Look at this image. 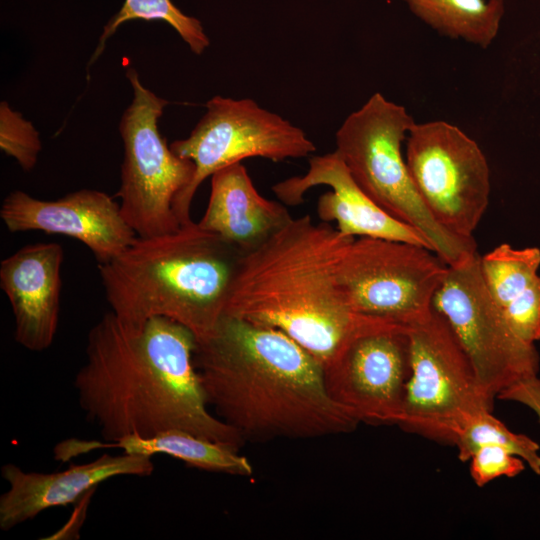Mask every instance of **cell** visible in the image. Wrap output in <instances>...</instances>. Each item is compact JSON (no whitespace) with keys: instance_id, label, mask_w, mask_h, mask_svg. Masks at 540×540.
Wrapping results in <instances>:
<instances>
[{"instance_id":"obj_1","label":"cell","mask_w":540,"mask_h":540,"mask_svg":"<svg viewBox=\"0 0 540 540\" xmlns=\"http://www.w3.org/2000/svg\"><path fill=\"white\" fill-rule=\"evenodd\" d=\"M195 346L194 334L169 318L137 328L106 313L88 332L74 378L81 410L108 442L181 430L239 450L243 438L210 411Z\"/></svg>"},{"instance_id":"obj_2","label":"cell","mask_w":540,"mask_h":540,"mask_svg":"<svg viewBox=\"0 0 540 540\" xmlns=\"http://www.w3.org/2000/svg\"><path fill=\"white\" fill-rule=\"evenodd\" d=\"M194 364L209 406L245 442L350 433L359 424L330 397L320 362L278 329L224 315L196 341Z\"/></svg>"},{"instance_id":"obj_3","label":"cell","mask_w":540,"mask_h":540,"mask_svg":"<svg viewBox=\"0 0 540 540\" xmlns=\"http://www.w3.org/2000/svg\"><path fill=\"white\" fill-rule=\"evenodd\" d=\"M353 239L309 214L292 218L241 255L225 315L284 332L327 368L355 337L396 324L350 306L339 265Z\"/></svg>"},{"instance_id":"obj_4","label":"cell","mask_w":540,"mask_h":540,"mask_svg":"<svg viewBox=\"0 0 540 540\" xmlns=\"http://www.w3.org/2000/svg\"><path fill=\"white\" fill-rule=\"evenodd\" d=\"M242 254L192 221L173 232L137 237L98 270L111 312L120 321L138 328L152 317H166L198 341L225 315Z\"/></svg>"},{"instance_id":"obj_5","label":"cell","mask_w":540,"mask_h":540,"mask_svg":"<svg viewBox=\"0 0 540 540\" xmlns=\"http://www.w3.org/2000/svg\"><path fill=\"white\" fill-rule=\"evenodd\" d=\"M414 120L405 107L374 93L336 132V152L360 189L378 206L414 227L448 266L477 253L473 238L442 227L422 201L402 155Z\"/></svg>"},{"instance_id":"obj_6","label":"cell","mask_w":540,"mask_h":540,"mask_svg":"<svg viewBox=\"0 0 540 540\" xmlns=\"http://www.w3.org/2000/svg\"><path fill=\"white\" fill-rule=\"evenodd\" d=\"M126 77L133 99L119 125L124 157L117 197L129 226L146 238L181 227L173 205L191 183L195 165L176 155L159 132L158 120L169 102L144 87L133 67Z\"/></svg>"},{"instance_id":"obj_7","label":"cell","mask_w":540,"mask_h":540,"mask_svg":"<svg viewBox=\"0 0 540 540\" xmlns=\"http://www.w3.org/2000/svg\"><path fill=\"white\" fill-rule=\"evenodd\" d=\"M410 377L399 426L431 440L454 444L473 415L492 409L474 368L445 318L434 308L408 327Z\"/></svg>"},{"instance_id":"obj_8","label":"cell","mask_w":540,"mask_h":540,"mask_svg":"<svg viewBox=\"0 0 540 540\" xmlns=\"http://www.w3.org/2000/svg\"><path fill=\"white\" fill-rule=\"evenodd\" d=\"M179 157L191 160L195 174L173 209L181 225L192 222L191 203L201 183L216 171L243 159L274 162L309 156L316 146L305 132L252 99L215 96L185 139L170 144Z\"/></svg>"},{"instance_id":"obj_9","label":"cell","mask_w":540,"mask_h":540,"mask_svg":"<svg viewBox=\"0 0 540 540\" xmlns=\"http://www.w3.org/2000/svg\"><path fill=\"white\" fill-rule=\"evenodd\" d=\"M447 269L428 248L358 237L340 261L339 277L356 312L409 327L432 312Z\"/></svg>"},{"instance_id":"obj_10","label":"cell","mask_w":540,"mask_h":540,"mask_svg":"<svg viewBox=\"0 0 540 540\" xmlns=\"http://www.w3.org/2000/svg\"><path fill=\"white\" fill-rule=\"evenodd\" d=\"M433 308L450 325L482 388L493 399L516 382L538 374L536 347L513 332L493 301L482 278L478 253L448 266Z\"/></svg>"},{"instance_id":"obj_11","label":"cell","mask_w":540,"mask_h":540,"mask_svg":"<svg viewBox=\"0 0 540 540\" xmlns=\"http://www.w3.org/2000/svg\"><path fill=\"white\" fill-rule=\"evenodd\" d=\"M405 159L434 219L458 237L473 238L490 195V170L478 144L445 121L414 123Z\"/></svg>"},{"instance_id":"obj_12","label":"cell","mask_w":540,"mask_h":540,"mask_svg":"<svg viewBox=\"0 0 540 540\" xmlns=\"http://www.w3.org/2000/svg\"><path fill=\"white\" fill-rule=\"evenodd\" d=\"M323 370L330 397L359 423L398 425L410 377L408 327L389 324L355 337Z\"/></svg>"},{"instance_id":"obj_13","label":"cell","mask_w":540,"mask_h":540,"mask_svg":"<svg viewBox=\"0 0 540 540\" xmlns=\"http://www.w3.org/2000/svg\"><path fill=\"white\" fill-rule=\"evenodd\" d=\"M0 218L13 233L42 231L76 239L89 248L98 264L119 256L137 239L120 203L95 189H80L51 201L15 190L4 198Z\"/></svg>"},{"instance_id":"obj_14","label":"cell","mask_w":540,"mask_h":540,"mask_svg":"<svg viewBox=\"0 0 540 540\" xmlns=\"http://www.w3.org/2000/svg\"><path fill=\"white\" fill-rule=\"evenodd\" d=\"M317 185L331 188L319 197L317 215L322 222H335L342 235L401 241L432 250L421 232L390 215L360 189L336 151L311 157L304 175L280 181L272 190L283 204L297 206Z\"/></svg>"},{"instance_id":"obj_15","label":"cell","mask_w":540,"mask_h":540,"mask_svg":"<svg viewBox=\"0 0 540 540\" xmlns=\"http://www.w3.org/2000/svg\"><path fill=\"white\" fill-rule=\"evenodd\" d=\"M154 465L145 455L103 454L80 465L51 473L25 471L8 463L1 475L8 489L0 496V529L8 531L54 507L75 503L100 483L118 476H148Z\"/></svg>"},{"instance_id":"obj_16","label":"cell","mask_w":540,"mask_h":540,"mask_svg":"<svg viewBox=\"0 0 540 540\" xmlns=\"http://www.w3.org/2000/svg\"><path fill=\"white\" fill-rule=\"evenodd\" d=\"M63 248L55 242L28 244L0 263V287L15 321V341L41 352L55 338L60 314Z\"/></svg>"},{"instance_id":"obj_17","label":"cell","mask_w":540,"mask_h":540,"mask_svg":"<svg viewBox=\"0 0 540 540\" xmlns=\"http://www.w3.org/2000/svg\"><path fill=\"white\" fill-rule=\"evenodd\" d=\"M293 217L280 202L263 197L241 162L211 175L207 208L198 224L246 253Z\"/></svg>"},{"instance_id":"obj_18","label":"cell","mask_w":540,"mask_h":540,"mask_svg":"<svg viewBox=\"0 0 540 540\" xmlns=\"http://www.w3.org/2000/svg\"><path fill=\"white\" fill-rule=\"evenodd\" d=\"M100 448H120L125 453L152 457L164 454L190 467L249 477L254 473L249 460L226 444L181 430H169L153 436L128 435L115 442L83 441L85 453Z\"/></svg>"},{"instance_id":"obj_19","label":"cell","mask_w":540,"mask_h":540,"mask_svg":"<svg viewBox=\"0 0 540 540\" xmlns=\"http://www.w3.org/2000/svg\"><path fill=\"white\" fill-rule=\"evenodd\" d=\"M441 35L487 48L496 38L504 0H402Z\"/></svg>"},{"instance_id":"obj_20","label":"cell","mask_w":540,"mask_h":540,"mask_svg":"<svg viewBox=\"0 0 540 540\" xmlns=\"http://www.w3.org/2000/svg\"><path fill=\"white\" fill-rule=\"evenodd\" d=\"M539 267L537 247L514 248L503 243L480 256L483 281L500 311L530 288L539 277Z\"/></svg>"},{"instance_id":"obj_21","label":"cell","mask_w":540,"mask_h":540,"mask_svg":"<svg viewBox=\"0 0 540 540\" xmlns=\"http://www.w3.org/2000/svg\"><path fill=\"white\" fill-rule=\"evenodd\" d=\"M133 20L168 23L197 55L202 54L210 44L201 22L195 17L184 14L172 0H125L120 10L105 24L89 65L100 57L107 40L116 30L122 24Z\"/></svg>"},{"instance_id":"obj_22","label":"cell","mask_w":540,"mask_h":540,"mask_svg":"<svg viewBox=\"0 0 540 540\" xmlns=\"http://www.w3.org/2000/svg\"><path fill=\"white\" fill-rule=\"evenodd\" d=\"M461 461H469L474 451L483 445H498L520 457L540 475L539 445L524 434L509 430L504 423L486 410L471 416L460 428L454 444Z\"/></svg>"},{"instance_id":"obj_23","label":"cell","mask_w":540,"mask_h":540,"mask_svg":"<svg viewBox=\"0 0 540 540\" xmlns=\"http://www.w3.org/2000/svg\"><path fill=\"white\" fill-rule=\"evenodd\" d=\"M0 147L26 172L35 167L42 149L39 133L32 123L14 111L6 101L0 104Z\"/></svg>"},{"instance_id":"obj_24","label":"cell","mask_w":540,"mask_h":540,"mask_svg":"<svg viewBox=\"0 0 540 540\" xmlns=\"http://www.w3.org/2000/svg\"><path fill=\"white\" fill-rule=\"evenodd\" d=\"M470 475L478 487L499 477H514L524 469V461L498 445H483L470 458Z\"/></svg>"},{"instance_id":"obj_25","label":"cell","mask_w":540,"mask_h":540,"mask_svg":"<svg viewBox=\"0 0 540 540\" xmlns=\"http://www.w3.org/2000/svg\"><path fill=\"white\" fill-rule=\"evenodd\" d=\"M501 312L521 340L529 344L540 340V276Z\"/></svg>"},{"instance_id":"obj_26","label":"cell","mask_w":540,"mask_h":540,"mask_svg":"<svg viewBox=\"0 0 540 540\" xmlns=\"http://www.w3.org/2000/svg\"><path fill=\"white\" fill-rule=\"evenodd\" d=\"M497 398L527 406L537 415L540 423V378L537 375L516 382L502 391Z\"/></svg>"}]
</instances>
